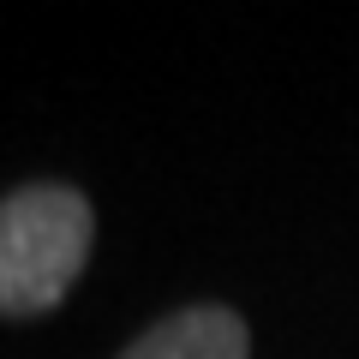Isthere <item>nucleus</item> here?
<instances>
[{
	"label": "nucleus",
	"mask_w": 359,
	"mask_h": 359,
	"mask_svg": "<svg viewBox=\"0 0 359 359\" xmlns=\"http://www.w3.org/2000/svg\"><path fill=\"white\" fill-rule=\"evenodd\" d=\"M96 210L72 186H18L0 198V318H42L54 311L90 264Z\"/></svg>",
	"instance_id": "f257e3e1"
},
{
	"label": "nucleus",
	"mask_w": 359,
	"mask_h": 359,
	"mask_svg": "<svg viewBox=\"0 0 359 359\" xmlns=\"http://www.w3.org/2000/svg\"><path fill=\"white\" fill-rule=\"evenodd\" d=\"M120 359H252V335L228 306H186L150 323Z\"/></svg>",
	"instance_id": "f03ea898"
}]
</instances>
